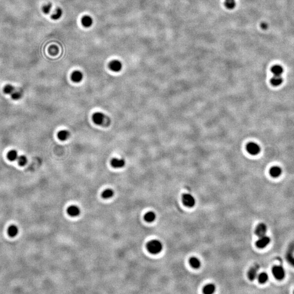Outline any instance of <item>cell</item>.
I'll use <instances>...</instances> for the list:
<instances>
[{"label": "cell", "mask_w": 294, "mask_h": 294, "mask_svg": "<svg viewBox=\"0 0 294 294\" xmlns=\"http://www.w3.org/2000/svg\"><path fill=\"white\" fill-rule=\"evenodd\" d=\"M147 248L150 253L156 254L161 252L163 246L160 241L157 240H153L147 243Z\"/></svg>", "instance_id": "cell-1"}, {"label": "cell", "mask_w": 294, "mask_h": 294, "mask_svg": "<svg viewBox=\"0 0 294 294\" xmlns=\"http://www.w3.org/2000/svg\"><path fill=\"white\" fill-rule=\"evenodd\" d=\"M93 121L99 125H106L110 124V119L101 112H97L93 115Z\"/></svg>", "instance_id": "cell-2"}, {"label": "cell", "mask_w": 294, "mask_h": 294, "mask_svg": "<svg viewBox=\"0 0 294 294\" xmlns=\"http://www.w3.org/2000/svg\"><path fill=\"white\" fill-rule=\"evenodd\" d=\"M183 203L185 206L192 208L196 204V199L194 197L190 194H184L182 197Z\"/></svg>", "instance_id": "cell-3"}, {"label": "cell", "mask_w": 294, "mask_h": 294, "mask_svg": "<svg viewBox=\"0 0 294 294\" xmlns=\"http://www.w3.org/2000/svg\"><path fill=\"white\" fill-rule=\"evenodd\" d=\"M272 273L274 277L279 280L282 279L285 276V271L281 266H274L272 269Z\"/></svg>", "instance_id": "cell-4"}, {"label": "cell", "mask_w": 294, "mask_h": 294, "mask_svg": "<svg viewBox=\"0 0 294 294\" xmlns=\"http://www.w3.org/2000/svg\"><path fill=\"white\" fill-rule=\"evenodd\" d=\"M247 150L248 153L253 155H256L258 154L260 151V148L258 144L251 142L247 145Z\"/></svg>", "instance_id": "cell-5"}, {"label": "cell", "mask_w": 294, "mask_h": 294, "mask_svg": "<svg viewBox=\"0 0 294 294\" xmlns=\"http://www.w3.org/2000/svg\"><path fill=\"white\" fill-rule=\"evenodd\" d=\"M271 239L269 237L267 236H263L260 237L259 240L256 242V246L257 247L259 248H265L267 245L269 244L270 242Z\"/></svg>", "instance_id": "cell-6"}, {"label": "cell", "mask_w": 294, "mask_h": 294, "mask_svg": "<svg viewBox=\"0 0 294 294\" xmlns=\"http://www.w3.org/2000/svg\"><path fill=\"white\" fill-rule=\"evenodd\" d=\"M267 231V227L264 223H260L257 225L256 229H255V234L258 237H261L265 235Z\"/></svg>", "instance_id": "cell-7"}, {"label": "cell", "mask_w": 294, "mask_h": 294, "mask_svg": "<svg viewBox=\"0 0 294 294\" xmlns=\"http://www.w3.org/2000/svg\"><path fill=\"white\" fill-rule=\"evenodd\" d=\"M109 68L110 69L115 72H118L121 71L122 68V64L118 60H114L110 62L109 64Z\"/></svg>", "instance_id": "cell-8"}, {"label": "cell", "mask_w": 294, "mask_h": 294, "mask_svg": "<svg viewBox=\"0 0 294 294\" xmlns=\"http://www.w3.org/2000/svg\"><path fill=\"white\" fill-rule=\"evenodd\" d=\"M259 269V266L258 265H255L252 267L250 270L248 271V277L251 281H253L256 277H257L258 271Z\"/></svg>", "instance_id": "cell-9"}, {"label": "cell", "mask_w": 294, "mask_h": 294, "mask_svg": "<svg viewBox=\"0 0 294 294\" xmlns=\"http://www.w3.org/2000/svg\"><path fill=\"white\" fill-rule=\"evenodd\" d=\"M111 165L115 168H121L125 166V162L123 159L114 158L111 160Z\"/></svg>", "instance_id": "cell-10"}, {"label": "cell", "mask_w": 294, "mask_h": 294, "mask_svg": "<svg viewBox=\"0 0 294 294\" xmlns=\"http://www.w3.org/2000/svg\"><path fill=\"white\" fill-rule=\"evenodd\" d=\"M67 213L70 216L72 217H76L79 216L80 213V209L77 206L75 205H71L69 207Z\"/></svg>", "instance_id": "cell-11"}, {"label": "cell", "mask_w": 294, "mask_h": 294, "mask_svg": "<svg viewBox=\"0 0 294 294\" xmlns=\"http://www.w3.org/2000/svg\"><path fill=\"white\" fill-rule=\"evenodd\" d=\"M19 233V229L17 226L15 225H11L9 226L7 230V233L8 235L11 237H15Z\"/></svg>", "instance_id": "cell-12"}, {"label": "cell", "mask_w": 294, "mask_h": 294, "mask_svg": "<svg viewBox=\"0 0 294 294\" xmlns=\"http://www.w3.org/2000/svg\"><path fill=\"white\" fill-rule=\"evenodd\" d=\"M82 79H83V74L80 71L76 70V71H74L71 74L72 80L76 83L81 82Z\"/></svg>", "instance_id": "cell-13"}, {"label": "cell", "mask_w": 294, "mask_h": 294, "mask_svg": "<svg viewBox=\"0 0 294 294\" xmlns=\"http://www.w3.org/2000/svg\"><path fill=\"white\" fill-rule=\"evenodd\" d=\"M81 23L82 25L85 27H89L92 25L93 19L92 17L88 15L84 16L82 18Z\"/></svg>", "instance_id": "cell-14"}, {"label": "cell", "mask_w": 294, "mask_h": 294, "mask_svg": "<svg viewBox=\"0 0 294 294\" xmlns=\"http://www.w3.org/2000/svg\"><path fill=\"white\" fill-rule=\"evenodd\" d=\"M271 71L275 76H281L284 70L282 66L279 65H275L272 67Z\"/></svg>", "instance_id": "cell-15"}, {"label": "cell", "mask_w": 294, "mask_h": 294, "mask_svg": "<svg viewBox=\"0 0 294 294\" xmlns=\"http://www.w3.org/2000/svg\"><path fill=\"white\" fill-rule=\"evenodd\" d=\"M270 82L272 86H278L281 85L283 82L282 77L281 76H275L272 77L270 80Z\"/></svg>", "instance_id": "cell-16"}, {"label": "cell", "mask_w": 294, "mask_h": 294, "mask_svg": "<svg viewBox=\"0 0 294 294\" xmlns=\"http://www.w3.org/2000/svg\"><path fill=\"white\" fill-rule=\"evenodd\" d=\"M282 173V169L279 167L274 166L272 167L270 170V174L272 177L277 178Z\"/></svg>", "instance_id": "cell-17"}, {"label": "cell", "mask_w": 294, "mask_h": 294, "mask_svg": "<svg viewBox=\"0 0 294 294\" xmlns=\"http://www.w3.org/2000/svg\"><path fill=\"white\" fill-rule=\"evenodd\" d=\"M216 287L213 284H209L203 288V293L205 294H211L215 291Z\"/></svg>", "instance_id": "cell-18"}, {"label": "cell", "mask_w": 294, "mask_h": 294, "mask_svg": "<svg viewBox=\"0 0 294 294\" xmlns=\"http://www.w3.org/2000/svg\"><path fill=\"white\" fill-rule=\"evenodd\" d=\"M58 137L61 141H65L69 138L70 133L66 130H63L58 133Z\"/></svg>", "instance_id": "cell-19"}, {"label": "cell", "mask_w": 294, "mask_h": 294, "mask_svg": "<svg viewBox=\"0 0 294 294\" xmlns=\"http://www.w3.org/2000/svg\"><path fill=\"white\" fill-rule=\"evenodd\" d=\"M190 264L191 266L195 269H198L201 265L200 260L196 257L191 258L190 259Z\"/></svg>", "instance_id": "cell-20"}, {"label": "cell", "mask_w": 294, "mask_h": 294, "mask_svg": "<svg viewBox=\"0 0 294 294\" xmlns=\"http://www.w3.org/2000/svg\"><path fill=\"white\" fill-rule=\"evenodd\" d=\"M18 153L15 150H11L7 154V157L8 160L11 161H14L17 160L18 158Z\"/></svg>", "instance_id": "cell-21"}, {"label": "cell", "mask_w": 294, "mask_h": 294, "mask_svg": "<svg viewBox=\"0 0 294 294\" xmlns=\"http://www.w3.org/2000/svg\"><path fill=\"white\" fill-rule=\"evenodd\" d=\"M155 219V213L154 212H149L144 215V219L148 222H152Z\"/></svg>", "instance_id": "cell-22"}, {"label": "cell", "mask_w": 294, "mask_h": 294, "mask_svg": "<svg viewBox=\"0 0 294 294\" xmlns=\"http://www.w3.org/2000/svg\"><path fill=\"white\" fill-rule=\"evenodd\" d=\"M225 5L228 9L231 10L235 7L236 2L235 0H225Z\"/></svg>", "instance_id": "cell-23"}, {"label": "cell", "mask_w": 294, "mask_h": 294, "mask_svg": "<svg viewBox=\"0 0 294 294\" xmlns=\"http://www.w3.org/2000/svg\"><path fill=\"white\" fill-rule=\"evenodd\" d=\"M114 195V191L112 189H106L102 193V197L104 199H109Z\"/></svg>", "instance_id": "cell-24"}, {"label": "cell", "mask_w": 294, "mask_h": 294, "mask_svg": "<svg viewBox=\"0 0 294 294\" xmlns=\"http://www.w3.org/2000/svg\"><path fill=\"white\" fill-rule=\"evenodd\" d=\"M62 15V11L61 8H58L56 9L55 13L53 14H52L51 16V17L53 20H56L61 17Z\"/></svg>", "instance_id": "cell-25"}, {"label": "cell", "mask_w": 294, "mask_h": 294, "mask_svg": "<svg viewBox=\"0 0 294 294\" xmlns=\"http://www.w3.org/2000/svg\"><path fill=\"white\" fill-rule=\"evenodd\" d=\"M268 278H269V276L267 275V274L265 273V272H263L261 273H260L259 276H258V281L260 283H265L268 280Z\"/></svg>", "instance_id": "cell-26"}, {"label": "cell", "mask_w": 294, "mask_h": 294, "mask_svg": "<svg viewBox=\"0 0 294 294\" xmlns=\"http://www.w3.org/2000/svg\"><path fill=\"white\" fill-rule=\"evenodd\" d=\"M17 160L18 164L21 166H23L27 164V159L25 156H20L18 157Z\"/></svg>", "instance_id": "cell-27"}, {"label": "cell", "mask_w": 294, "mask_h": 294, "mask_svg": "<svg viewBox=\"0 0 294 294\" xmlns=\"http://www.w3.org/2000/svg\"><path fill=\"white\" fill-rule=\"evenodd\" d=\"M15 91L14 87L12 85H7L4 87V92L7 94H11Z\"/></svg>", "instance_id": "cell-28"}, {"label": "cell", "mask_w": 294, "mask_h": 294, "mask_svg": "<svg viewBox=\"0 0 294 294\" xmlns=\"http://www.w3.org/2000/svg\"><path fill=\"white\" fill-rule=\"evenodd\" d=\"M11 96H12V98L13 100H19L20 99H21L22 97V94L20 92L14 91V92L11 94Z\"/></svg>", "instance_id": "cell-29"}, {"label": "cell", "mask_w": 294, "mask_h": 294, "mask_svg": "<svg viewBox=\"0 0 294 294\" xmlns=\"http://www.w3.org/2000/svg\"><path fill=\"white\" fill-rule=\"evenodd\" d=\"M51 8H52V5L51 3H48L46 5L43 6V12L45 14H49L50 11H51Z\"/></svg>", "instance_id": "cell-30"}, {"label": "cell", "mask_w": 294, "mask_h": 294, "mask_svg": "<svg viewBox=\"0 0 294 294\" xmlns=\"http://www.w3.org/2000/svg\"><path fill=\"white\" fill-rule=\"evenodd\" d=\"M49 52L51 55H56L58 52V49L56 46H51L49 48Z\"/></svg>", "instance_id": "cell-31"}, {"label": "cell", "mask_w": 294, "mask_h": 294, "mask_svg": "<svg viewBox=\"0 0 294 294\" xmlns=\"http://www.w3.org/2000/svg\"><path fill=\"white\" fill-rule=\"evenodd\" d=\"M260 26H261V29H266L268 27V25L266 23H262L260 25Z\"/></svg>", "instance_id": "cell-32"}]
</instances>
